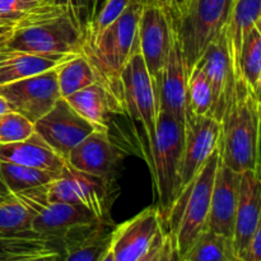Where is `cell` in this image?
<instances>
[{"label":"cell","mask_w":261,"mask_h":261,"mask_svg":"<svg viewBox=\"0 0 261 261\" xmlns=\"http://www.w3.org/2000/svg\"><path fill=\"white\" fill-rule=\"evenodd\" d=\"M260 96L242 78L234 81L233 92L221 120L222 165L241 173L260 172Z\"/></svg>","instance_id":"1"},{"label":"cell","mask_w":261,"mask_h":261,"mask_svg":"<svg viewBox=\"0 0 261 261\" xmlns=\"http://www.w3.org/2000/svg\"><path fill=\"white\" fill-rule=\"evenodd\" d=\"M83 40L63 5L50 0L31 8L14 23L5 51L82 54Z\"/></svg>","instance_id":"2"},{"label":"cell","mask_w":261,"mask_h":261,"mask_svg":"<svg viewBox=\"0 0 261 261\" xmlns=\"http://www.w3.org/2000/svg\"><path fill=\"white\" fill-rule=\"evenodd\" d=\"M142 8L138 0H132L114 23L92 40L83 41L82 47V54L93 65L99 83L111 91L121 103L120 74L138 47V24Z\"/></svg>","instance_id":"3"},{"label":"cell","mask_w":261,"mask_h":261,"mask_svg":"<svg viewBox=\"0 0 261 261\" xmlns=\"http://www.w3.org/2000/svg\"><path fill=\"white\" fill-rule=\"evenodd\" d=\"M219 163L221 152L218 147L193 180L180 191L168 212L163 229L175 242L181 257L205 229L214 177Z\"/></svg>","instance_id":"4"},{"label":"cell","mask_w":261,"mask_h":261,"mask_svg":"<svg viewBox=\"0 0 261 261\" xmlns=\"http://www.w3.org/2000/svg\"><path fill=\"white\" fill-rule=\"evenodd\" d=\"M184 124L160 111L155 132L149 142L150 168L162 224H165L173 201L181 191V167L184 157Z\"/></svg>","instance_id":"5"},{"label":"cell","mask_w":261,"mask_h":261,"mask_svg":"<svg viewBox=\"0 0 261 261\" xmlns=\"http://www.w3.org/2000/svg\"><path fill=\"white\" fill-rule=\"evenodd\" d=\"M233 3L234 0H190L184 14L173 19L188 74L206 47L227 28Z\"/></svg>","instance_id":"6"},{"label":"cell","mask_w":261,"mask_h":261,"mask_svg":"<svg viewBox=\"0 0 261 261\" xmlns=\"http://www.w3.org/2000/svg\"><path fill=\"white\" fill-rule=\"evenodd\" d=\"M48 200L82 206L98 221L111 223V206L119 193L115 178L81 172L65 163L60 175L45 186Z\"/></svg>","instance_id":"7"},{"label":"cell","mask_w":261,"mask_h":261,"mask_svg":"<svg viewBox=\"0 0 261 261\" xmlns=\"http://www.w3.org/2000/svg\"><path fill=\"white\" fill-rule=\"evenodd\" d=\"M14 195L31 212L32 229L38 233L68 240L73 234L101 222L86 208L48 200L45 186Z\"/></svg>","instance_id":"8"},{"label":"cell","mask_w":261,"mask_h":261,"mask_svg":"<svg viewBox=\"0 0 261 261\" xmlns=\"http://www.w3.org/2000/svg\"><path fill=\"white\" fill-rule=\"evenodd\" d=\"M120 87L125 112L144 127L149 143L155 132L158 105L154 83L138 47L122 68Z\"/></svg>","instance_id":"9"},{"label":"cell","mask_w":261,"mask_h":261,"mask_svg":"<svg viewBox=\"0 0 261 261\" xmlns=\"http://www.w3.org/2000/svg\"><path fill=\"white\" fill-rule=\"evenodd\" d=\"M58 68L3 84L0 86V97L5 99L10 111L22 115L35 124L61 98L58 86Z\"/></svg>","instance_id":"10"},{"label":"cell","mask_w":261,"mask_h":261,"mask_svg":"<svg viewBox=\"0 0 261 261\" xmlns=\"http://www.w3.org/2000/svg\"><path fill=\"white\" fill-rule=\"evenodd\" d=\"M175 38L171 10L155 5H143L138 24V48L152 79L162 69Z\"/></svg>","instance_id":"11"},{"label":"cell","mask_w":261,"mask_h":261,"mask_svg":"<svg viewBox=\"0 0 261 261\" xmlns=\"http://www.w3.org/2000/svg\"><path fill=\"white\" fill-rule=\"evenodd\" d=\"M33 125L36 134L64 161L73 148L96 130L64 98L58 99L53 109Z\"/></svg>","instance_id":"12"},{"label":"cell","mask_w":261,"mask_h":261,"mask_svg":"<svg viewBox=\"0 0 261 261\" xmlns=\"http://www.w3.org/2000/svg\"><path fill=\"white\" fill-rule=\"evenodd\" d=\"M181 190L193 180L212 153L219 147L221 122L212 116H195L186 112Z\"/></svg>","instance_id":"13"},{"label":"cell","mask_w":261,"mask_h":261,"mask_svg":"<svg viewBox=\"0 0 261 261\" xmlns=\"http://www.w3.org/2000/svg\"><path fill=\"white\" fill-rule=\"evenodd\" d=\"M163 229L157 206H149L112 228L111 251L114 261H137Z\"/></svg>","instance_id":"14"},{"label":"cell","mask_w":261,"mask_h":261,"mask_svg":"<svg viewBox=\"0 0 261 261\" xmlns=\"http://www.w3.org/2000/svg\"><path fill=\"white\" fill-rule=\"evenodd\" d=\"M122 157L121 149L109 133L94 130L73 148L65 163L74 170L88 175L115 178Z\"/></svg>","instance_id":"15"},{"label":"cell","mask_w":261,"mask_h":261,"mask_svg":"<svg viewBox=\"0 0 261 261\" xmlns=\"http://www.w3.org/2000/svg\"><path fill=\"white\" fill-rule=\"evenodd\" d=\"M196 64L201 66L211 83L213 93L212 117L221 122L236 81L233 64L227 45L226 30L206 47Z\"/></svg>","instance_id":"16"},{"label":"cell","mask_w":261,"mask_h":261,"mask_svg":"<svg viewBox=\"0 0 261 261\" xmlns=\"http://www.w3.org/2000/svg\"><path fill=\"white\" fill-rule=\"evenodd\" d=\"M153 83H154L158 112H166L176 121L185 124L188 73H186L177 38H175L172 48L160 73L153 79Z\"/></svg>","instance_id":"17"},{"label":"cell","mask_w":261,"mask_h":261,"mask_svg":"<svg viewBox=\"0 0 261 261\" xmlns=\"http://www.w3.org/2000/svg\"><path fill=\"white\" fill-rule=\"evenodd\" d=\"M241 173L219 163L214 177L205 229L222 234L232 241L234 217L239 203Z\"/></svg>","instance_id":"18"},{"label":"cell","mask_w":261,"mask_h":261,"mask_svg":"<svg viewBox=\"0 0 261 261\" xmlns=\"http://www.w3.org/2000/svg\"><path fill=\"white\" fill-rule=\"evenodd\" d=\"M261 181L260 172H241L239 203L234 217L232 246L237 260L241 259L252 234L261 226Z\"/></svg>","instance_id":"19"},{"label":"cell","mask_w":261,"mask_h":261,"mask_svg":"<svg viewBox=\"0 0 261 261\" xmlns=\"http://www.w3.org/2000/svg\"><path fill=\"white\" fill-rule=\"evenodd\" d=\"M65 242L33 229L0 237V261H60Z\"/></svg>","instance_id":"20"},{"label":"cell","mask_w":261,"mask_h":261,"mask_svg":"<svg viewBox=\"0 0 261 261\" xmlns=\"http://www.w3.org/2000/svg\"><path fill=\"white\" fill-rule=\"evenodd\" d=\"M65 99L82 117L93 125L94 129L109 134L111 117L126 114L121 101L99 82L75 92Z\"/></svg>","instance_id":"21"},{"label":"cell","mask_w":261,"mask_h":261,"mask_svg":"<svg viewBox=\"0 0 261 261\" xmlns=\"http://www.w3.org/2000/svg\"><path fill=\"white\" fill-rule=\"evenodd\" d=\"M78 54H33L0 51V86L38 75L63 65Z\"/></svg>","instance_id":"22"},{"label":"cell","mask_w":261,"mask_h":261,"mask_svg":"<svg viewBox=\"0 0 261 261\" xmlns=\"http://www.w3.org/2000/svg\"><path fill=\"white\" fill-rule=\"evenodd\" d=\"M0 161L17 163L60 175L65 161L56 154L36 133L20 142L0 144Z\"/></svg>","instance_id":"23"},{"label":"cell","mask_w":261,"mask_h":261,"mask_svg":"<svg viewBox=\"0 0 261 261\" xmlns=\"http://www.w3.org/2000/svg\"><path fill=\"white\" fill-rule=\"evenodd\" d=\"M261 25V0H234L226 28L227 45L232 59L234 79L239 78V61L245 37Z\"/></svg>","instance_id":"24"},{"label":"cell","mask_w":261,"mask_h":261,"mask_svg":"<svg viewBox=\"0 0 261 261\" xmlns=\"http://www.w3.org/2000/svg\"><path fill=\"white\" fill-rule=\"evenodd\" d=\"M111 223H99L69 237L60 261H101L111 246Z\"/></svg>","instance_id":"25"},{"label":"cell","mask_w":261,"mask_h":261,"mask_svg":"<svg viewBox=\"0 0 261 261\" xmlns=\"http://www.w3.org/2000/svg\"><path fill=\"white\" fill-rule=\"evenodd\" d=\"M96 82H99L98 75L83 54L73 56L58 68L59 92L64 99Z\"/></svg>","instance_id":"26"},{"label":"cell","mask_w":261,"mask_h":261,"mask_svg":"<svg viewBox=\"0 0 261 261\" xmlns=\"http://www.w3.org/2000/svg\"><path fill=\"white\" fill-rule=\"evenodd\" d=\"M56 177L58 175L47 171L0 161V180L13 194L42 188Z\"/></svg>","instance_id":"27"},{"label":"cell","mask_w":261,"mask_h":261,"mask_svg":"<svg viewBox=\"0 0 261 261\" xmlns=\"http://www.w3.org/2000/svg\"><path fill=\"white\" fill-rule=\"evenodd\" d=\"M182 261H239L232 241L222 234L204 229L190 249L181 257Z\"/></svg>","instance_id":"28"},{"label":"cell","mask_w":261,"mask_h":261,"mask_svg":"<svg viewBox=\"0 0 261 261\" xmlns=\"http://www.w3.org/2000/svg\"><path fill=\"white\" fill-rule=\"evenodd\" d=\"M239 78L260 96L261 89V25L245 37L239 61Z\"/></svg>","instance_id":"29"},{"label":"cell","mask_w":261,"mask_h":261,"mask_svg":"<svg viewBox=\"0 0 261 261\" xmlns=\"http://www.w3.org/2000/svg\"><path fill=\"white\" fill-rule=\"evenodd\" d=\"M213 93L211 83L200 65L196 64L188 74L186 112L195 116H212Z\"/></svg>","instance_id":"30"},{"label":"cell","mask_w":261,"mask_h":261,"mask_svg":"<svg viewBox=\"0 0 261 261\" xmlns=\"http://www.w3.org/2000/svg\"><path fill=\"white\" fill-rule=\"evenodd\" d=\"M30 229H32V214L17 196L0 203V237Z\"/></svg>","instance_id":"31"},{"label":"cell","mask_w":261,"mask_h":261,"mask_svg":"<svg viewBox=\"0 0 261 261\" xmlns=\"http://www.w3.org/2000/svg\"><path fill=\"white\" fill-rule=\"evenodd\" d=\"M130 2L132 0H103L98 12L96 13L87 30L84 31L83 41L92 40L97 35H99L102 31L106 30L111 23H114L125 12Z\"/></svg>","instance_id":"32"},{"label":"cell","mask_w":261,"mask_h":261,"mask_svg":"<svg viewBox=\"0 0 261 261\" xmlns=\"http://www.w3.org/2000/svg\"><path fill=\"white\" fill-rule=\"evenodd\" d=\"M35 133V125L14 111L0 115V144L14 143L30 138Z\"/></svg>","instance_id":"33"},{"label":"cell","mask_w":261,"mask_h":261,"mask_svg":"<svg viewBox=\"0 0 261 261\" xmlns=\"http://www.w3.org/2000/svg\"><path fill=\"white\" fill-rule=\"evenodd\" d=\"M54 2L63 5L75 27L84 35V31L98 12L103 0H54Z\"/></svg>","instance_id":"34"},{"label":"cell","mask_w":261,"mask_h":261,"mask_svg":"<svg viewBox=\"0 0 261 261\" xmlns=\"http://www.w3.org/2000/svg\"><path fill=\"white\" fill-rule=\"evenodd\" d=\"M30 9L23 0H0V22L15 23Z\"/></svg>","instance_id":"35"},{"label":"cell","mask_w":261,"mask_h":261,"mask_svg":"<svg viewBox=\"0 0 261 261\" xmlns=\"http://www.w3.org/2000/svg\"><path fill=\"white\" fill-rule=\"evenodd\" d=\"M166 232L165 229H161L152 241L150 246L148 247L147 251L142 255L137 261H161L162 257L163 246H165Z\"/></svg>","instance_id":"36"},{"label":"cell","mask_w":261,"mask_h":261,"mask_svg":"<svg viewBox=\"0 0 261 261\" xmlns=\"http://www.w3.org/2000/svg\"><path fill=\"white\" fill-rule=\"evenodd\" d=\"M239 261H261V226L255 231Z\"/></svg>","instance_id":"37"},{"label":"cell","mask_w":261,"mask_h":261,"mask_svg":"<svg viewBox=\"0 0 261 261\" xmlns=\"http://www.w3.org/2000/svg\"><path fill=\"white\" fill-rule=\"evenodd\" d=\"M161 261H182L181 260V256L180 254H178L177 249H176L175 242L172 241V239H171L167 233H166L165 246H163Z\"/></svg>","instance_id":"38"},{"label":"cell","mask_w":261,"mask_h":261,"mask_svg":"<svg viewBox=\"0 0 261 261\" xmlns=\"http://www.w3.org/2000/svg\"><path fill=\"white\" fill-rule=\"evenodd\" d=\"M13 25H14V23L0 22V51H4L7 47L8 41H9L13 32Z\"/></svg>","instance_id":"39"},{"label":"cell","mask_w":261,"mask_h":261,"mask_svg":"<svg viewBox=\"0 0 261 261\" xmlns=\"http://www.w3.org/2000/svg\"><path fill=\"white\" fill-rule=\"evenodd\" d=\"M190 0H170L171 4V13H172L173 19H177L178 17L184 14V12L188 8Z\"/></svg>","instance_id":"40"},{"label":"cell","mask_w":261,"mask_h":261,"mask_svg":"<svg viewBox=\"0 0 261 261\" xmlns=\"http://www.w3.org/2000/svg\"><path fill=\"white\" fill-rule=\"evenodd\" d=\"M138 2L142 5H155V7H161L171 10L170 0H138Z\"/></svg>","instance_id":"41"},{"label":"cell","mask_w":261,"mask_h":261,"mask_svg":"<svg viewBox=\"0 0 261 261\" xmlns=\"http://www.w3.org/2000/svg\"><path fill=\"white\" fill-rule=\"evenodd\" d=\"M12 198H14V194H13L12 191L3 184V181L0 180V203L9 200V199Z\"/></svg>","instance_id":"42"},{"label":"cell","mask_w":261,"mask_h":261,"mask_svg":"<svg viewBox=\"0 0 261 261\" xmlns=\"http://www.w3.org/2000/svg\"><path fill=\"white\" fill-rule=\"evenodd\" d=\"M8 111H10L9 106H8V103L5 102V99L3 98V97H0V115L5 114V112Z\"/></svg>","instance_id":"43"},{"label":"cell","mask_w":261,"mask_h":261,"mask_svg":"<svg viewBox=\"0 0 261 261\" xmlns=\"http://www.w3.org/2000/svg\"><path fill=\"white\" fill-rule=\"evenodd\" d=\"M23 2H24L30 8H33L38 4H42V3L50 2V0H23Z\"/></svg>","instance_id":"44"},{"label":"cell","mask_w":261,"mask_h":261,"mask_svg":"<svg viewBox=\"0 0 261 261\" xmlns=\"http://www.w3.org/2000/svg\"><path fill=\"white\" fill-rule=\"evenodd\" d=\"M101 261H114V257H112V254H111V251H107V254L103 256V259H102Z\"/></svg>","instance_id":"45"}]
</instances>
